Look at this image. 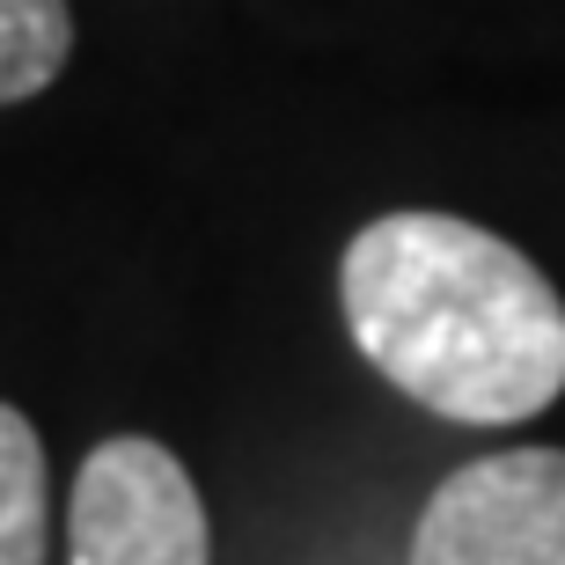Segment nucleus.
<instances>
[{
    "mask_svg": "<svg viewBox=\"0 0 565 565\" xmlns=\"http://www.w3.org/2000/svg\"><path fill=\"white\" fill-rule=\"evenodd\" d=\"M345 331L390 390L448 426H522L565 390V301L507 235L382 213L338 265Z\"/></svg>",
    "mask_w": 565,
    "mask_h": 565,
    "instance_id": "nucleus-1",
    "label": "nucleus"
},
{
    "mask_svg": "<svg viewBox=\"0 0 565 565\" xmlns=\"http://www.w3.org/2000/svg\"><path fill=\"white\" fill-rule=\"evenodd\" d=\"M66 565H213L199 484L162 440L110 434L88 448L66 507Z\"/></svg>",
    "mask_w": 565,
    "mask_h": 565,
    "instance_id": "nucleus-2",
    "label": "nucleus"
},
{
    "mask_svg": "<svg viewBox=\"0 0 565 565\" xmlns=\"http://www.w3.org/2000/svg\"><path fill=\"white\" fill-rule=\"evenodd\" d=\"M412 565H565V448L462 462L412 529Z\"/></svg>",
    "mask_w": 565,
    "mask_h": 565,
    "instance_id": "nucleus-3",
    "label": "nucleus"
},
{
    "mask_svg": "<svg viewBox=\"0 0 565 565\" xmlns=\"http://www.w3.org/2000/svg\"><path fill=\"white\" fill-rule=\"evenodd\" d=\"M44 544H52L44 440L15 404H0V565H44Z\"/></svg>",
    "mask_w": 565,
    "mask_h": 565,
    "instance_id": "nucleus-4",
    "label": "nucleus"
},
{
    "mask_svg": "<svg viewBox=\"0 0 565 565\" xmlns=\"http://www.w3.org/2000/svg\"><path fill=\"white\" fill-rule=\"evenodd\" d=\"M74 60V8L66 0H0V104H30Z\"/></svg>",
    "mask_w": 565,
    "mask_h": 565,
    "instance_id": "nucleus-5",
    "label": "nucleus"
}]
</instances>
